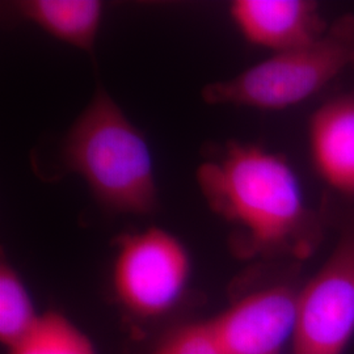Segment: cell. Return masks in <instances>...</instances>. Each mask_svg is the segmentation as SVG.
Wrapping results in <instances>:
<instances>
[{
    "mask_svg": "<svg viewBox=\"0 0 354 354\" xmlns=\"http://www.w3.org/2000/svg\"><path fill=\"white\" fill-rule=\"evenodd\" d=\"M203 198L232 227L231 248L241 259L314 254L324 238V216L304 198L301 181L279 153L227 142L196 171Z\"/></svg>",
    "mask_w": 354,
    "mask_h": 354,
    "instance_id": "cell-1",
    "label": "cell"
},
{
    "mask_svg": "<svg viewBox=\"0 0 354 354\" xmlns=\"http://www.w3.org/2000/svg\"><path fill=\"white\" fill-rule=\"evenodd\" d=\"M62 162L111 212L150 215L158 207L149 143L102 87L66 136Z\"/></svg>",
    "mask_w": 354,
    "mask_h": 354,
    "instance_id": "cell-2",
    "label": "cell"
},
{
    "mask_svg": "<svg viewBox=\"0 0 354 354\" xmlns=\"http://www.w3.org/2000/svg\"><path fill=\"white\" fill-rule=\"evenodd\" d=\"M349 66H354V15H344L314 44L274 53L234 77L205 86L203 99L210 105L282 111L317 95Z\"/></svg>",
    "mask_w": 354,
    "mask_h": 354,
    "instance_id": "cell-3",
    "label": "cell"
},
{
    "mask_svg": "<svg viewBox=\"0 0 354 354\" xmlns=\"http://www.w3.org/2000/svg\"><path fill=\"white\" fill-rule=\"evenodd\" d=\"M112 286L120 304L140 317H159L183 298L190 277L185 245L163 228L118 235Z\"/></svg>",
    "mask_w": 354,
    "mask_h": 354,
    "instance_id": "cell-4",
    "label": "cell"
},
{
    "mask_svg": "<svg viewBox=\"0 0 354 354\" xmlns=\"http://www.w3.org/2000/svg\"><path fill=\"white\" fill-rule=\"evenodd\" d=\"M354 333V205L335 248L299 294L294 354H342Z\"/></svg>",
    "mask_w": 354,
    "mask_h": 354,
    "instance_id": "cell-5",
    "label": "cell"
},
{
    "mask_svg": "<svg viewBox=\"0 0 354 354\" xmlns=\"http://www.w3.org/2000/svg\"><path fill=\"white\" fill-rule=\"evenodd\" d=\"M301 289L292 281L270 282L207 320L222 353L281 354L295 333Z\"/></svg>",
    "mask_w": 354,
    "mask_h": 354,
    "instance_id": "cell-6",
    "label": "cell"
},
{
    "mask_svg": "<svg viewBox=\"0 0 354 354\" xmlns=\"http://www.w3.org/2000/svg\"><path fill=\"white\" fill-rule=\"evenodd\" d=\"M230 16L250 44L273 54L314 44L329 26L311 0H235Z\"/></svg>",
    "mask_w": 354,
    "mask_h": 354,
    "instance_id": "cell-7",
    "label": "cell"
},
{
    "mask_svg": "<svg viewBox=\"0 0 354 354\" xmlns=\"http://www.w3.org/2000/svg\"><path fill=\"white\" fill-rule=\"evenodd\" d=\"M310 150L319 175L329 187L354 196V96L335 99L314 113Z\"/></svg>",
    "mask_w": 354,
    "mask_h": 354,
    "instance_id": "cell-8",
    "label": "cell"
},
{
    "mask_svg": "<svg viewBox=\"0 0 354 354\" xmlns=\"http://www.w3.org/2000/svg\"><path fill=\"white\" fill-rule=\"evenodd\" d=\"M19 15L48 35L76 49L92 53L100 32L104 4L99 0H24Z\"/></svg>",
    "mask_w": 354,
    "mask_h": 354,
    "instance_id": "cell-9",
    "label": "cell"
},
{
    "mask_svg": "<svg viewBox=\"0 0 354 354\" xmlns=\"http://www.w3.org/2000/svg\"><path fill=\"white\" fill-rule=\"evenodd\" d=\"M36 311L26 283L4 257L0 264V342L12 348L36 326Z\"/></svg>",
    "mask_w": 354,
    "mask_h": 354,
    "instance_id": "cell-10",
    "label": "cell"
},
{
    "mask_svg": "<svg viewBox=\"0 0 354 354\" xmlns=\"http://www.w3.org/2000/svg\"><path fill=\"white\" fill-rule=\"evenodd\" d=\"M10 354H96L88 336L67 317L49 311L12 348Z\"/></svg>",
    "mask_w": 354,
    "mask_h": 354,
    "instance_id": "cell-11",
    "label": "cell"
},
{
    "mask_svg": "<svg viewBox=\"0 0 354 354\" xmlns=\"http://www.w3.org/2000/svg\"><path fill=\"white\" fill-rule=\"evenodd\" d=\"M152 354H223L207 322L175 329Z\"/></svg>",
    "mask_w": 354,
    "mask_h": 354,
    "instance_id": "cell-12",
    "label": "cell"
}]
</instances>
